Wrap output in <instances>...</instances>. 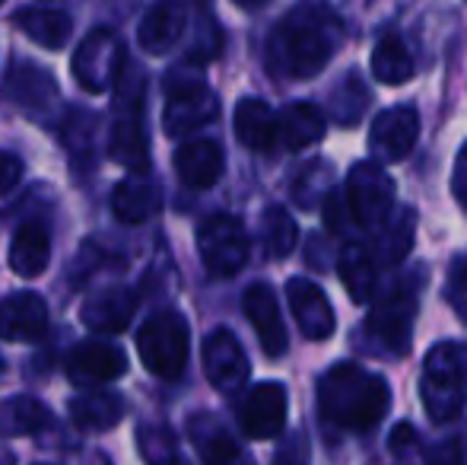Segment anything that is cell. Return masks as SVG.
I'll return each instance as SVG.
<instances>
[{
	"instance_id": "cell-15",
	"label": "cell",
	"mask_w": 467,
	"mask_h": 465,
	"mask_svg": "<svg viewBox=\"0 0 467 465\" xmlns=\"http://www.w3.org/2000/svg\"><path fill=\"white\" fill-rule=\"evenodd\" d=\"M48 332V303L38 293L19 291L0 300V342L29 344Z\"/></svg>"
},
{
	"instance_id": "cell-27",
	"label": "cell",
	"mask_w": 467,
	"mask_h": 465,
	"mask_svg": "<svg viewBox=\"0 0 467 465\" xmlns=\"http://www.w3.org/2000/svg\"><path fill=\"white\" fill-rule=\"evenodd\" d=\"M337 274L353 303H372L375 284H379V265H375L369 246H363V242L347 246L337 259Z\"/></svg>"
},
{
	"instance_id": "cell-20",
	"label": "cell",
	"mask_w": 467,
	"mask_h": 465,
	"mask_svg": "<svg viewBox=\"0 0 467 465\" xmlns=\"http://www.w3.org/2000/svg\"><path fill=\"white\" fill-rule=\"evenodd\" d=\"M188 16L182 10V4L175 0H160L147 10V16L137 26V45L147 55H166L179 45V38L185 36Z\"/></svg>"
},
{
	"instance_id": "cell-33",
	"label": "cell",
	"mask_w": 467,
	"mask_h": 465,
	"mask_svg": "<svg viewBox=\"0 0 467 465\" xmlns=\"http://www.w3.org/2000/svg\"><path fill=\"white\" fill-rule=\"evenodd\" d=\"M369 109V87L359 70H347L331 90V115L340 128H353L366 118Z\"/></svg>"
},
{
	"instance_id": "cell-25",
	"label": "cell",
	"mask_w": 467,
	"mask_h": 465,
	"mask_svg": "<svg viewBox=\"0 0 467 465\" xmlns=\"http://www.w3.org/2000/svg\"><path fill=\"white\" fill-rule=\"evenodd\" d=\"M325 115L312 102H293V106L277 112V147L283 150L312 147L325 137Z\"/></svg>"
},
{
	"instance_id": "cell-2",
	"label": "cell",
	"mask_w": 467,
	"mask_h": 465,
	"mask_svg": "<svg viewBox=\"0 0 467 465\" xmlns=\"http://www.w3.org/2000/svg\"><path fill=\"white\" fill-rule=\"evenodd\" d=\"M318 408L327 424L353 434L379 428L391 408V389L379 373L363 370L359 364H334L318 379Z\"/></svg>"
},
{
	"instance_id": "cell-18",
	"label": "cell",
	"mask_w": 467,
	"mask_h": 465,
	"mask_svg": "<svg viewBox=\"0 0 467 465\" xmlns=\"http://www.w3.org/2000/svg\"><path fill=\"white\" fill-rule=\"evenodd\" d=\"M223 169H226V156L216 141L207 137H197V141H185L175 150V173H179L182 185L203 192V188H213L220 182Z\"/></svg>"
},
{
	"instance_id": "cell-43",
	"label": "cell",
	"mask_w": 467,
	"mask_h": 465,
	"mask_svg": "<svg viewBox=\"0 0 467 465\" xmlns=\"http://www.w3.org/2000/svg\"><path fill=\"white\" fill-rule=\"evenodd\" d=\"M0 465H16V456H13V449L6 443H0Z\"/></svg>"
},
{
	"instance_id": "cell-19",
	"label": "cell",
	"mask_w": 467,
	"mask_h": 465,
	"mask_svg": "<svg viewBox=\"0 0 467 465\" xmlns=\"http://www.w3.org/2000/svg\"><path fill=\"white\" fill-rule=\"evenodd\" d=\"M188 434L203 465H254L252 456L233 440V434L213 415H194Z\"/></svg>"
},
{
	"instance_id": "cell-35",
	"label": "cell",
	"mask_w": 467,
	"mask_h": 465,
	"mask_svg": "<svg viewBox=\"0 0 467 465\" xmlns=\"http://www.w3.org/2000/svg\"><path fill=\"white\" fill-rule=\"evenodd\" d=\"M331 175H334V169H331V163H325V160H312L308 166H302L293 182L296 205H299L302 211H315L318 205H325L334 185Z\"/></svg>"
},
{
	"instance_id": "cell-24",
	"label": "cell",
	"mask_w": 467,
	"mask_h": 465,
	"mask_svg": "<svg viewBox=\"0 0 467 465\" xmlns=\"http://www.w3.org/2000/svg\"><path fill=\"white\" fill-rule=\"evenodd\" d=\"M124 411H128L124 398L109 389L80 392L77 398H70V421L87 434H102V430L118 428L124 421Z\"/></svg>"
},
{
	"instance_id": "cell-9",
	"label": "cell",
	"mask_w": 467,
	"mask_h": 465,
	"mask_svg": "<svg viewBox=\"0 0 467 465\" xmlns=\"http://www.w3.org/2000/svg\"><path fill=\"white\" fill-rule=\"evenodd\" d=\"M220 115V100L203 80H172L169 83V100L162 109V128L169 137H185L203 128Z\"/></svg>"
},
{
	"instance_id": "cell-39",
	"label": "cell",
	"mask_w": 467,
	"mask_h": 465,
	"mask_svg": "<svg viewBox=\"0 0 467 465\" xmlns=\"http://www.w3.org/2000/svg\"><path fill=\"white\" fill-rule=\"evenodd\" d=\"M19 175H23V160L6 153V150H0V195L10 192V188L19 182Z\"/></svg>"
},
{
	"instance_id": "cell-14",
	"label": "cell",
	"mask_w": 467,
	"mask_h": 465,
	"mask_svg": "<svg viewBox=\"0 0 467 465\" xmlns=\"http://www.w3.org/2000/svg\"><path fill=\"white\" fill-rule=\"evenodd\" d=\"M286 300H289V310H293V319L299 325V332L308 338V342H327L334 335V310H331V300L325 297L315 280L308 278H289L286 280Z\"/></svg>"
},
{
	"instance_id": "cell-10",
	"label": "cell",
	"mask_w": 467,
	"mask_h": 465,
	"mask_svg": "<svg viewBox=\"0 0 467 465\" xmlns=\"http://www.w3.org/2000/svg\"><path fill=\"white\" fill-rule=\"evenodd\" d=\"M289 396L283 383H258L239 405V424L252 440H277L286 428Z\"/></svg>"
},
{
	"instance_id": "cell-28",
	"label": "cell",
	"mask_w": 467,
	"mask_h": 465,
	"mask_svg": "<svg viewBox=\"0 0 467 465\" xmlns=\"http://www.w3.org/2000/svg\"><path fill=\"white\" fill-rule=\"evenodd\" d=\"M156 207H160V195H156L153 182L143 179V175H128L111 192V214L128 227L150 220Z\"/></svg>"
},
{
	"instance_id": "cell-11",
	"label": "cell",
	"mask_w": 467,
	"mask_h": 465,
	"mask_svg": "<svg viewBox=\"0 0 467 465\" xmlns=\"http://www.w3.org/2000/svg\"><path fill=\"white\" fill-rule=\"evenodd\" d=\"M203 373H207L210 386L223 396H233L242 386L248 383V373H252V364H248L245 351H242L239 338L229 329H216L203 338Z\"/></svg>"
},
{
	"instance_id": "cell-31",
	"label": "cell",
	"mask_w": 467,
	"mask_h": 465,
	"mask_svg": "<svg viewBox=\"0 0 467 465\" xmlns=\"http://www.w3.org/2000/svg\"><path fill=\"white\" fill-rule=\"evenodd\" d=\"M372 77L385 87H398V83H407L413 77V58L410 48L404 45V38L398 32H388L375 42L372 58H369Z\"/></svg>"
},
{
	"instance_id": "cell-45",
	"label": "cell",
	"mask_w": 467,
	"mask_h": 465,
	"mask_svg": "<svg viewBox=\"0 0 467 465\" xmlns=\"http://www.w3.org/2000/svg\"><path fill=\"white\" fill-rule=\"evenodd\" d=\"M0 370H4V360H0Z\"/></svg>"
},
{
	"instance_id": "cell-7",
	"label": "cell",
	"mask_w": 467,
	"mask_h": 465,
	"mask_svg": "<svg viewBox=\"0 0 467 465\" xmlns=\"http://www.w3.org/2000/svg\"><path fill=\"white\" fill-rule=\"evenodd\" d=\"M124 42L111 29H93L80 38L74 58H70V70L80 90L87 93H109L124 74Z\"/></svg>"
},
{
	"instance_id": "cell-17",
	"label": "cell",
	"mask_w": 467,
	"mask_h": 465,
	"mask_svg": "<svg viewBox=\"0 0 467 465\" xmlns=\"http://www.w3.org/2000/svg\"><path fill=\"white\" fill-rule=\"evenodd\" d=\"M124 370H128V357L109 342H83L67 357V376L77 386H105L124 376Z\"/></svg>"
},
{
	"instance_id": "cell-22",
	"label": "cell",
	"mask_w": 467,
	"mask_h": 465,
	"mask_svg": "<svg viewBox=\"0 0 467 465\" xmlns=\"http://www.w3.org/2000/svg\"><path fill=\"white\" fill-rule=\"evenodd\" d=\"M6 100L26 112H42L57 100V80L38 64H16L6 77Z\"/></svg>"
},
{
	"instance_id": "cell-42",
	"label": "cell",
	"mask_w": 467,
	"mask_h": 465,
	"mask_svg": "<svg viewBox=\"0 0 467 465\" xmlns=\"http://www.w3.org/2000/svg\"><path fill=\"white\" fill-rule=\"evenodd\" d=\"M277 465H308L306 462V447H302V440H293V447L283 449V453L277 456Z\"/></svg>"
},
{
	"instance_id": "cell-3",
	"label": "cell",
	"mask_w": 467,
	"mask_h": 465,
	"mask_svg": "<svg viewBox=\"0 0 467 465\" xmlns=\"http://www.w3.org/2000/svg\"><path fill=\"white\" fill-rule=\"evenodd\" d=\"M423 287L426 268H413L372 300L369 316L363 319V329H359L363 348H369L379 357H407L410 354Z\"/></svg>"
},
{
	"instance_id": "cell-40",
	"label": "cell",
	"mask_w": 467,
	"mask_h": 465,
	"mask_svg": "<svg viewBox=\"0 0 467 465\" xmlns=\"http://www.w3.org/2000/svg\"><path fill=\"white\" fill-rule=\"evenodd\" d=\"M451 192H455V201L462 205V211L467 214V143L462 147L455 160V173H451Z\"/></svg>"
},
{
	"instance_id": "cell-44",
	"label": "cell",
	"mask_w": 467,
	"mask_h": 465,
	"mask_svg": "<svg viewBox=\"0 0 467 465\" xmlns=\"http://www.w3.org/2000/svg\"><path fill=\"white\" fill-rule=\"evenodd\" d=\"M235 6H242V10H258V6H265L267 0H233Z\"/></svg>"
},
{
	"instance_id": "cell-4",
	"label": "cell",
	"mask_w": 467,
	"mask_h": 465,
	"mask_svg": "<svg viewBox=\"0 0 467 465\" xmlns=\"http://www.w3.org/2000/svg\"><path fill=\"white\" fill-rule=\"evenodd\" d=\"M423 408L432 424L455 421L467 405V348L455 342L432 344L420 379Z\"/></svg>"
},
{
	"instance_id": "cell-26",
	"label": "cell",
	"mask_w": 467,
	"mask_h": 465,
	"mask_svg": "<svg viewBox=\"0 0 467 465\" xmlns=\"http://www.w3.org/2000/svg\"><path fill=\"white\" fill-rule=\"evenodd\" d=\"M51 261V236L45 224L29 220L10 239V268L19 278H38Z\"/></svg>"
},
{
	"instance_id": "cell-8",
	"label": "cell",
	"mask_w": 467,
	"mask_h": 465,
	"mask_svg": "<svg viewBox=\"0 0 467 465\" xmlns=\"http://www.w3.org/2000/svg\"><path fill=\"white\" fill-rule=\"evenodd\" d=\"M197 252L213 278H233L245 268L252 242H248V233L239 217L213 214L197 227Z\"/></svg>"
},
{
	"instance_id": "cell-41",
	"label": "cell",
	"mask_w": 467,
	"mask_h": 465,
	"mask_svg": "<svg viewBox=\"0 0 467 465\" xmlns=\"http://www.w3.org/2000/svg\"><path fill=\"white\" fill-rule=\"evenodd\" d=\"M413 443H417V434H413L410 424H398V428L391 430V453H404Z\"/></svg>"
},
{
	"instance_id": "cell-12",
	"label": "cell",
	"mask_w": 467,
	"mask_h": 465,
	"mask_svg": "<svg viewBox=\"0 0 467 465\" xmlns=\"http://www.w3.org/2000/svg\"><path fill=\"white\" fill-rule=\"evenodd\" d=\"M109 156L118 166L128 169L130 175H143L150 169L147 134H143L140 118V93L121 100V112H118L109 134Z\"/></svg>"
},
{
	"instance_id": "cell-16",
	"label": "cell",
	"mask_w": 467,
	"mask_h": 465,
	"mask_svg": "<svg viewBox=\"0 0 467 465\" xmlns=\"http://www.w3.org/2000/svg\"><path fill=\"white\" fill-rule=\"evenodd\" d=\"M242 310H245L248 322H252L254 335L261 342V351L267 357H283L289 348L286 338V325H283L280 316V303L274 297V291L267 284H252L245 293H242Z\"/></svg>"
},
{
	"instance_id": "cell-37",
	"label": "cell",
	"mask_w": 467,
	"mask_h": 465,
	"mask_svg": "<svg viewBox=\"0 0 467 465\" xmlns=\"http://www.w3.org/2000/svg\"><path fill=\"white\" fill-rule=\"evenodd\" d=\"M426 465H467V447L462 437L439 440L436 447L426 449Z\"/></svg>"
},
{
	"instance_id": "cell-34",
	"label": "cell",
	"mask_w": 467,
	"mask_h": 465,
	"mask_svg": "<svg viewBox=\"0 0 467 465\" xmlns=\"http://www.w3.org/2000/svg\"><path fill=\"white\" fill-rule=\"evenodd\" d=\"M296 239H299V227L289 217L286 207L271 205L261 214V246H265L267 259H286L296 248Z\"/></svg>"
},
{
	"instance_id": "cell-30",
	"label": "cell",
	"mask_w": 467,
	"mask_h": 465,
	"mask_svg": "<svg viewBox=\"0 0 467 465\" xmlns=\"http://www.w3.org/2000/svg\"><path fill=\"white\" fill-rule=\"evenodd\" d=\"M413 233H417V214L413 211H400V217L391 220V224L385 220V224L375 230V239L369 242L375 265L379 268L400 265L413 246Z\"/></svg>"
},
{
	"instance_id": "cell-1",
	"label": "cell",
	"mask_w": 467,
	"mask_h": 465,
	"mask_svg": "<svg viewBox=\"0 0 467 465\" xmlns=\"http://www.w3.org/2000/svg\"><path fill=\"white\" fill-rule=\"evenodd\" d=\"M344 42V23L331 6L302 0L267 36V70L286 80L321 74Z\"/></svg>"
},
{
	"instance_id": "cell-5",
	"label": "cell",
	"mask_w": 467,
	"mask_h": 465,
	"mask_svg": "<svg viewBox=\"0 0 467 465\" xmlns=\"http://www.w3.org/2000/svg\"><path fill=\"white\" fill-rule=\"evenodd\" d=\"M191 351V329L185 316L172 310H162L143 322L137 332V354H140L143 366L160 379H179L188 366Z\"/></svg>"
},
{
	"instance_id": "cell-21",
	"label": "cell",
	"mask_w": 467,
	"mask_h": 465,
	"mask_svg": "<svg viewBox=\"0 0 467 465\" xmlns=\"http://www.w3.org/2000/svg\"><path fill=\"white\" fill-rule=\"evenodd\" d=\"M137 312V297L124 287H111L96 297H89L80 310V319L87 329L102 332V335H118L130 325Z\"/></svg>"
},
{
	"instance_id": "cell-23",
	"label": "cell",
	"mask_w": 467,
	"mask_h": 465,
	"mask_svg": "<svg viewBox=\"0 0 467 465\" xmlns=\"http://www.w3.org/2000/svg\"><path fill=\"white\" fill-rule=\"evenodd\" d=\"M233 124H235V137H239L248 150H254V153H271V150H277V112H274L265 100H254V96L239 100Z\"/></svg>"
},
{
	"instance_id": "cell-38",
	"label": "cell",
	"mask_w": 467,
	"mask_h": 465,
	"mask_svg": "<svg viewBox=\"0 0 467 465\" xmlns=\"http://www.w3.org/2000/svg\"><path fill=\"white\" fill-rule=\"evenodd\" d=\"M445 297H449V303L455 306V312L467 322V255L451 265L449 291H445Z\"/></svg>"
},
{
	"instance_id": "cell-32",
	"label": "cell",
	"mask_w": 467,
	"mask_h": 465,
	"mask_svg": "<svg viewBox=\"0 0 467 465\" xmlns=\"http://www.w3.org/2000/svg\"><path fill=\"white\" fill-rule=\"evenodd\" d=\"M51 411L36 396H13L0 408V430L6 437H36L51 428Z\"/></svg>"
},
{
	"instance_id": "cell-6",
	"label": "cell",
	"mask_w": 467,
	"mask_h": 465,
	"mask_svg": "<svg viewBox=\"0 0 467 465\" xmlns=\"http://www.w3.org/2000/svg\"><path fill=\"white\" fill-rule=\"evenodd\" d=\"M394 188L391 175L372 160L353 163V169L347 173L344 182V211L347 220H353L363 230H379L394 211Z\"/></svg>"
},
{
	"instance_id": "cell-36",
	"label": "cell",
	"mask_w": 467,
	"mask_h": 465,
	"mask_svg": "<svg viewBox=\"0 0 467 465\" xmlns=\"http://www.w3.org/2000/svg\"><path fill=\"white\" fill-rule=\"evenodd\" d=\"M137 447L147 465H188V460L182 456L175 437L166 428H153V424H143L137 430Z\"/></svg>"
},
{
	"instance_id": "cell-13",
	"label": "cell",
	"mask_w": 467,
	"mask_h": 465,
	"mask_svg": "<svg viewBox=\"0 0 467 465\" xmlns=\"http://www.w3.org/2000/svg\"><path fill=\"white\" fill-rule=\"evenodd\" d=\"M420 134V118L417 109L410 106H394L385 109L372 118L369 128V150L381 163H400L413 150Z\"/></svg>"
},
{
	"instance_id": "cell-29",
	"label": "cell",
	"mask_w": 467,
	"mask_h": 465,
	"mask_svg": "<svg viewBox=\"0 0 467 465\" xmlns=\"http://www.w3.org/2000/svg\"><path fill=\"white\" fill-rule=\"evenodd\" d=\"M13 23H16V29L23 32V36H29L32 42L48 51H61L64 45L70 42V32H74V23H70L67 13L42 10V6H36V10H19L16 16H13Z\"/></svg>"
}]
</instances>
